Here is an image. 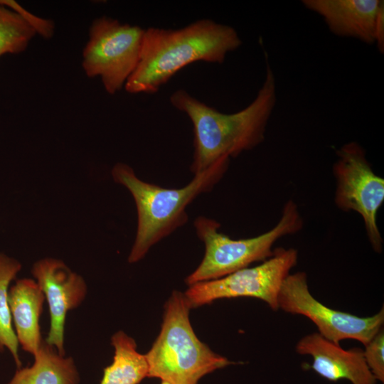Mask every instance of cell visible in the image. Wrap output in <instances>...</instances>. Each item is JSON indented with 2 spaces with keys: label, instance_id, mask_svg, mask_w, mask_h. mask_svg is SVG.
I'll return each mask as SVG.
<instances>
[{
  "label": "cell",
  "instance_id": "cell-6",
  "mask_svg": "<svg viewBox=\"0 0 384 384\" xmlns=\"http://www.w3.org/2000/svg\"><path fill=\"white\" fill-rule=\"evenodd\" d=\"M144 29L103 16L95 19L82 51V66L89 78L100 77L106 92L124 88L140 58Z\"/></svg>",
  "mask_w": 384,
  "mask_h": 384
},
{
  "label": "cell",
  "instance_id": "cell-9",
  "mask_svg": "<svg viewBox=\"0 0 384 384\" xmlns=\"http://www.w3.org/2000/svg\"><path fill=\"white\" fill-rule=\"evenodd\" d=\"M278 308L286 313L304 316L316 326L324 338L338 343L353 339L366 346L383 328L384 309L375 314L361 317L333 309L317 300L310 292L306 274H289L278 295Z\"/></svg>",
  "mask_w": 384,
  "mask_h": 384
},
{
  "label": "cell",
  "instance_id": "cell-2",
  "mask_svg": "<svg viewBox=\"0 0 384 384\" xmlns=\"http://www.w3.org/2000/svg\"><path fill=\"white\" fill-rule=\"evenodd\" d=\"M242 40L232 26L202 18L178 29H144L139 63L127 81L130 94H153L194 62L223 63Z\"/></svg>",
  "mask_w": 384,
  "mask_h": 384
},
{
  "label": "cell",
  "instance_id": "cell-4",
  "mask_svg": "<svg viewBox=\"0 0 384 384\" xmlns=\"http://www.w3.org/2000/svg\"><path fill=\"white\" fill-rule=\"evenodd\" d=\"M184 294L174 291L164 305L159 336L145 354L147 378L169 384H198L204 375L234 364L213 352L196 336Z\"/></svg>",
  "mask_w": 384,
  "mask_h": 384
},
{
  "label": "cell",
  "instance_id": "cell-8",
  "mask_svg": "<svg viewBox=\"0 0 384 384\" xmlns=\"http://www.w3.org/2000/svg\"><path fill=\"white\" fill-rule=\"evenodd\" d=\"M334 166L336 181L335 203L344 211L361 215L373 249L380 253L383 240L377 224L378 211L384 201V180L373 170L366 151L351 142L336 151Z\"/></svg>",
  "mask_w": 384,
  "mask_h": 384
},
{
  "label": "cell",
  "instance_id": "cell-14",
  "mask_svg": "<svg viewBox=\"0 0 384 384\" xmlns=\"http://www.w3.org/2000/svg\"><path fill=\"white\" fill-rule=\"evenodd\" d=\"M50 21L34 16L14 1L0 0V57L24 51L36 33L50 38Z\"/></svg>",
  "mask_w": 384,
  "mask_h": 384
},
{
  "label": "cell",
  "instance_id": "cell-16",
  "mask_svg": "<svg viewBox=\"0 0 384 384\" xmlns=\"http://www.w3.org/2000/svg\"><path fill=\"white\" fill-rule=\"evenodd\" d=\"M111 343L114 348L113 361L104 369L100 384H139L147 377L145 355L137 351L132 337L119 331L112 336Z\"/></svg>",
  "mask_w": 384,
  "mask_h": 384
},
{
  "label": "cell",
  "instance_id": "cell-5",
  "mask_svg": "<svg viewBox=\"0 0 384 384\" xmlns=\"http://www.w3.org/2000/svg\"><path fill=\"white\" fill-rule=\"evenodd\" d=\"M194 227L206 250L201 264L186 278L188 286L223 277L255 262L268 259L273 254L276 241L301 230L302 219L296 203L289 201L275 226L254 238L232 239L219 232L218 222L204 216L195 220Z\"/></svg>",
  "mask_w": 384,
  "mask_h": 384
},
{
  "label": "cell",
  "instance_id": "cell-19",
  "mask_svg": "<svg viewBox=\"0 0 384 384\" xmlns=\"http://www.w3.org/2000/svg\"><path fill=\"white\" fill-rule=\"evenodd\" d=\"M375 43L381 53L384 52V5L380 8L375 23Z\"/></svg>",
  "mask_w": 384,
  "mask_h": 384
},
{
  "label": "cell",
  "instance_id": "cell-18",
  "mask_svg": "<svg viewBox=\"0 0 384 384\" xmlns=\"http://www.w3.org/2000/svg\"><path fill=\"white\" fill-rule=\"evenodd\" d=\"M363 350L364 359L377 381L384 383V331L382 328Z\"/></svg>",
  "mask_w": 384,
  "mask_h": 384
},
{
  "label": "cell",
  "instance_id": "cell-12",
  "mask_svg": "<svg viewBox=\"0 0 384 384\" xmlns=\"http://www.w3.org/2000/svg\"><path fill=\"white\" fill-rule=\"evenodd\" d=\"M302 4L319 14L334 34L375 43V23L383 1L303 0Z\"/></svg>",
  "mask_w": 384,
  "mask_h": 384
},
{
  "label": "cell",
  "instance_id": "cell-7",
  "mask_svg": "<svg viewBox=\"0 0 384 384\" xmlns=\"http://www.w3.org/2000/svg\"><path fill=\"white\" fill-rule=\"evenodd\" d=\"M297 250L277 248L260 265L245 267L223 277L190 285L184 295L191 308L208 304L219 299L253 297L277 311L282 284L297 265Z\"/></svg>",
  "mask_w": 384,
  "mask_h": 384
},
{
  "label": "cell",
  "instance_id": "cell-3",
  "mask_svg": "<svg viewBox=\"0 0 384 384\" xmlns=\"http://www.w3.org/2000/svg\"><path fill=\"white\" fill-rule=\"evenodd\" d=\"M229 159L218 161L181 188H166L139 178L127 164L117 163L113 180L132 194L137 210V229L128 261L142 260L149 250L188 221L186 207L201 193L210 191L228 169Z\"/></svg>",
  "mask_w": 384,
  "mask_h": 384
},
{
  "label": "cell",
  "instance_id": "cell-20",
  "mask_svg": "<svg viewBox=\"0 0 384 384\" xmlns=\"http://www.w3.org/2000/svg\"><path fill=\"white\" fill-rule=\"evenodd\" d=\"M161 384H169L168 383L165 382V381H161Z\"/></svg>",
  "mask_w": 384,
  "mask_h": 384
},
{
  "label": "cell",
  "instance_id": "cell-1",
  "mask_svg": "<svg viewBox=\"0 0 384 384\" xmlns=\"http://www.w3.org/2000/svg\"><path fill=\"white\" fill-rule=\"evenodd\" d=\"M266 56L264 82L253 101L232 114L208 106L183 89L174 92L173 107L190 119L194 133V152L191 171L203 172L218 161L236 157L251 150L265 139L270 117L276 103V82Z\"/></svg>",
  "mask_w": 384,
  "mask_h": 384
},
{
  "label": "cell",
  "instance_id": "cell-13",
  "mask_svg": "<svg viewBox=\"0 0 384 384\" xmlns=\"http://www.w3.org/2000/svg\"><path fill=\"white\" fill-rule=\"evenodd\" d=\"M45 295L36 280L23 278L9 292V303L19 345L34 356L43 341L39 319Z\"/></svg>",
  "mask_w": 384,
  "mask_h": 384
},
{
  "label": "cell",
  "instance_id": "cell-10",
  "mask_svg": "<svg viewBox=\"0 0 384 384\" xmlns=\"http://www.w3.org/2000/svg\"><path fill=\"white\" fill-rule=\"evenodd\" d=\"M31 274L47 300L50 329L45 341L60 355H65L64 332L70 310L77 308L87 294V284L82 276L73 272L62 260L46 257L36 261Z\"/></svg>",
  "mask_w": 384,
  "mask_h": 384
},
{
  "label": "cell",
  "instance_id": "cell-17",
  "mask_svg": "<svg viewBox=\"0 0 384 384\" xmlns=\"http://www.w3.org/2000/svg\"><path fill=\"white\" fill-rule=\"evenodd\" d=\"M21 269V263L4 254H0V351L6 348L19 368V343L12 326L9 303V286Z\"/></svg>",
  "mask_w": 384,
  "mask_h": 384
},
{
  "label": "cell",
  "instance_id": "cell-15",
  "mask_svg": "<svg viewBox=\"0 0 384 384\" xmlns=\"http://www.w3.org/2000/svg\"><path fill=\"white\" fill-rule=\"evenodd\" d=\"M33 356V364L19 368L7 384H79L73 358L60 355L45 341Z\"/></svg>",
  "mask_w": 384,
  "mask_h": 384
},
{
  "label": "cell",
  "instance_id": "cell-11",
  "mask_svg": "<svg viewBox=\"0 0 384 384\" xmlns=\"http://www.w3.org/2000/svg\"><path fill=\"white\" fill-rule=\"evenodd\" d=\"M295 349L300 355L311 356V369L329 381L345 379L352 384H377L361 348L345 350L314 332L303 336Z\"/></svg>",
  "mask_w": 384,
  "mask_h": 384
}]
</instances>
